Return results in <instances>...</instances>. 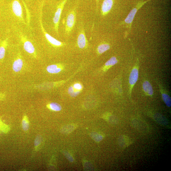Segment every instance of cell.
Instances as JSON below:
<instances>
[{"label":"cell","mask_w":171,"mask_h":171,"mask_svg":"<svg viewBox=\"0 0 171 171\" xmlns=\"http://www.w3.org/2000/svg\"><path fill=\"white\" fill-rule=\"evenodd\" d=\"M162 97L163 101H164L167 106L170 107L171 106V98L168 94H162Z\"/></svg>","instance_id":"cell-21"},{"label":"cell","mask_w":171,"mask_h":171,"mask_svg":"<svg viewBox=\"0 0 171 171\" xmlns=\"http://www.w3.org/2000/svg\"><path fill=\"white\" fill-rule=\"evenodd\" d=\"M151 1L152 0H146V1H139L135 7L131 11L124 20L120 23V25H125L127 28H128V33L131 32L132 22L137 12L144 4Z\"/></svg>","instance_id":"cell-1"},{"label":"cell","mask_w":171,"mask_h":171,"mask_svg":"<svg viewBox=\"0 0 171 171\" xmlns=\"http://www.w3.org/2000/svg\"><path fill=\"white\" fill-rule=\"evenodd\" d=\"M63 154L65 156L68 160L70 162H73L74 161V159L69 153H68L66 151H65L64 152H63Z\"/></svg>","instance_id":"cell-24"},{"label":"cell","mask_w":171,"mask_h":171,"mask_svg":"<svg viewBox=\"0 0 171 171\" xmlns=\"http://www.w3.org/2000/svg\"><path fill=\"white\" fill-rule=\"evenodd\" d=\"M68 0H63L57 6V10L55 13L54 18H53V22L54 23V28L57 34H58V27L59 21L62 11L67 1Z\"/></svg>","instance_id":"cell-4"},{"label":"cell","mask_w":171,"mask_h":171,"mask_svg":"<svg viewBox=\"0 0 171 171\" xmlns=\"http://www.w3.org/2000/svg\"><path fill=\"white\" fill-rule=\"evenodd\" d=\"M68 92L70 96L72 97H75L80 93V91L76 90L73 86H71L68 89Z\"/></svg>","instance_id":"cell-18"},{"label":"cell","mask_w":171,"mask_h":171,"mask_svg":"<svg viewBox=\"0 0 171 171\" xmlns=\"http://www.w3.org/2000/svg\"><path fill=\"white\" fill-rule=\"evenodd\" d=\"M155 119L158 123L159 124L163 125H166L168 124V121L165 119V118L162 116H156L155 117Z\"/></svg>","instance_id":"cell-22"},{"label":"cell","mask_w":171,"mask_h":171,"mask_svg":"<svg viewBox=\"0 0 171 171\" xmlns=\"http://www.w3.org/2000/svg\"><path fill=\"white\" fill-rule=\"evenodd\" d=\"M0 127L1 130L4 132H6L8 130L6 125L3 124L1 121H0Z\"/></svg>","instance_id":"cell-26"},{"label":"cell","mask_w":171,"mask_h":171,"mask_svg":"<svg viewBox=\"0 0 171 171\" xmlns=\"http://www.w3.org/2000/svg\"><path fill=\"white\" fill-rule=\"evenodd\" d=\"M8 40V39H6L3 41L2 42L1 46H0V59H2L4 58L6 53V47L7 45Z\"/></svg>","instance_id":"cell-15"},{"label":"cell","mask_w":171,"mask_h":171,"mask_svg":"<svg viewBox=\"0 0 171 171\" xmlns=\"http://www.w3.org/2000/svg\"><path fill=\"white\" fill-rule=\"evenodd\" d=\"M43 6V4L42 5L40 9V23L41 26V28L42 31L46 39L49 42V43H50L52 45L56 47H60L63 46L64 45V44L58 40H57L54 38L51 35H49L45 30L44 28L42 23V8Z\"/></svg>","instance_id":"cell-2"},{"label":"cell","mask_w":171,"mask_h":171,"mask_svg":"<svg viewBox=\"0 0 171 171\" xmlns=\"http://www.w3.org/2000/svg\"><path fill=\"white\" fill-rule=\"evenodd\" d=\"M118 142L120 146L122 148L126 147L131 144V140L128 137L125 135L120 136L118 139Z\"/></svg>","instance_id":"cell-10"},{"label":"cell","mask_w":171,"mask_h":171,"mask_svg":"<svg viewBox=\"0 0 171 171\" xmlns=\"http://www.w3.org/2000/svg\"><path fill=\"white\" fill-rule=\"evenodd\" d=\"M76 21V8L71 10L68 14L65 26V33L70 35L73 29Z\"/></svg>","instance_id":"cell-3"},{"label":"cell","mask_w":171,"mask_h":171,"mask_svg":"<svg viewBox=\"0 0 171 171\" xmlns=\"http://www.w3.org/2000/svg\"><path fill=\"white\" fill-rule=\"evenodd\" d=\"M11 7L14 14L22 21H23L22 7L19 0H13Z\"/></svg>","instance_id":"cell-6"},{"label":"cell","mask_w":171,"mask_h":171,"mask_svg":"<svg viewBox=\"0 0 171 171\" xmlns=\"http://www.w3.org/2000/svg\"><path fill=\"white\" fill-rule=\"evenodd\" d=\"M96 11L97 12H98L99 8V0H96Z\"/></svg>","instance_id":"cell-28"},{"label":"cell","mask_w":171,"mask_h":171,"mask_svg":"<svg viewBox=\"0 0 171 171\" xmlns=\"http://www.w3.org/2000/svg\"><path fill=\"white\" fill-rule=\"evenodd\" d=\"M118 62V60L116 57L113 56L110 58L105 64L106 67L111 66L115 65Z\"/></svg>","instance_id":"cell-20"},{"label":"cell","mask_w":171,"mask_h":171,"mask_svg":"<svg viewBox=\"0 0 171 171\" xmlns=\"http://www.w3.org/2000/svg\"><path fill=\"white\" fill-rule=\"evenodd\" d=\"M110 48L109 44L107 43H102L99 45L97 48V51L99 54H101L106 51H108Z\"/></svg>","instance_id":"cell-14"},{"label":"cell","mask_w":171,"mask_h":171,"mask_svg":"<svg viewBox=\"0 0 171 171\" xmlns=\"http://www.w3.org/2000/svg\"><path fill=\"white\" fill-rule=\"evenodd\" d=\"M22 125L23 129L24 131H27L28 130L29 128V123L27 118L26 116L24 117L23 119L22 120Z\"/></svg>","instance_id":"cell-23"},{"label":"cell","mask_w":171,"mask_h":171,"mask_svg":"<svg viewBox=\"0 0 171 171\" xmlns=\"http://www.w3.org/2000/svg\"><path fill=\"white\" fill-rule=\"evenodd\" d=\"M49 108L53 111H59L62 110L61 106L56 103L53 102L49 105Z\"/></svg>","instance_id":"cell-19"},{"label":"cell","mask_w":171,"mask_h":171,"mask_svg":"<svg viewBox=\"0 0 171 171\" xmlns=\"http://www.w3.org/2000/svg\"><path fill=\"white\" fill-rule=\"evenodd\" d=\"M47 70L49 73L56 74L59 73L62 70V68H60V65L57 64H53L48 66Z\"/></svg>","instance_id":"cell-13"},{"label":"cell","mask_w":171,"mask_h":171,"mask_svg":"<svg viewBox=\"0 0 171 171\" xmlns=\"http://www.w3.org/2000/svg\"><path fill=\"white\" fill-rule=\"evenodd\" d=\"M77 44L78 47L83 49L85 48L87 44V41L84 30L82 29L79 32L77 39Z\"/></svg>","instance_id":"cell-8"},{"label":"cell","mask_w":171,"mask_h":171,"mask_svg":"<svg viewBox=\"0 0 171 171\" xmlns=\"http://www.w3.org/2000/svg\"><path fill=\"white\" fill-rule=\"evenodd\" d=\"M139 77V71L137 68H133L130 74L129 78V82L131 86H134L135 84Z\"/></svg>","instance_id":"cell-9"},{"label":"cell","mask_w":171,"mask_h":171,"mask_svg":"<svg viewBox=\"0 0 171 171\" xmlns=\"http://www.w3.org/2000/svg\"><path fill=\"white\" fill-rule=\"evenodd\" d=\"M75 128L73 125H68L63 127L61 129V132L63 134H68L73 131Z\"/></svg>","instance_id":"cell-16"},{"label":"cell","mask_w":171,"mask_h":171,"mask_svg":"<svg viewBox=\"0 0 171 171\" xmlns=\"http://www.w3.org/2000/svg\"><path fill=\"white\" fill-rule=\"evenodd\" d=\"M90 136L95 141L99 142L101 141L103 139V136L98 134V133L96 132H93L90 134Z\"/></svg>","instance_id":"cell-17"},{"label":"cell","mask_w":171,"mask_h":171,"mask_svg":"<svg viewBox=\"0 0 171 171\" xmlns=\"http://www.w3.org/2000/svg\"><path fill=\"white\" fill-rule=\"evenodd\" d=\"M41 139L40 136H38L37 137L34 142V144L36 146H39L41 143Z\"/></svg>","instance_id":"cell-25"},{"label":"cell","mask_w":171,"mask_h":171,"mask_svg":"<svg viewBox=\"0 0 171 171\" xmlns=\"http://www.w3.org/2000/svg\"><path fill=\"white\" fill-rule=\"evenodd\" d=\"M143 87L145 93L150 96L153 95V87L149 82L147 81L144 82L143 83Z\"/></svg>","instance_id":"cell-12"},{"label":"cell","mask_w":171,"mask_h":171,"mask_svg":"<svg viewBox=\"0 0 171 171\" xmlns=\"http://www.w3.org/2000/svg\"><path fill=\"white\" fill-rule=\"evenodd\" d=\"M20 37L25 50L29 54H35V48L32 44L28 40L27 37L22 34H20Z\"/></svg>","instance_id":"cell-5"},{"label":"cell","mask_w":171,"mask_h":171,"mask_svg":"<svg viewBox=\"0 0 171 171\" xmlns=\"http://www.w3.org/2000/svg\"><path fill=\"white\" fill-rule=\"evenodd\" d=\"M113 4L114 0H104L101 7V13L103 16H105L109 13Z\"/></svg>","instance_id":"cell-7"},{"label":"cell","mask_w":171,"mask_h":171,"mask_svg":"<svg viewBox=\"0 0 171 171\" xmlns=\"http://www.w3.org/2000/svg\"><path fill=\"white\" fill-rule=\"evenodd\" d=\"M23 62L22 60L18 58L15 60L13 64V68L14 71L16 72H20L22 68Z\"/></svg>","instance_id":"cell-11"},{"label":"cell","mask_w":171,"mask_h":171,"mask_svg":"<svg viewBox=\"0 0 171 171\" xmlns=\"http://www.w3.org/2000/svg\"><path fill=\"white\" fill-rule=\"evenodd\" d=\"M73 87L75 89L78 90H81L82 88V85L81 84H80V83H78L75 84L74 85Z\"/></svg>","instance_id":"cell-27"}]
</instances>
